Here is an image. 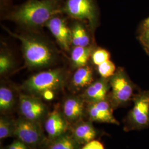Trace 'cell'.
<instances>
[{
  "label": "cell",
  "instance_id": "cell-1",
  "mask_svg": "<svg viewBox=\"0 0 149 149\" xmlns=\"http://www.w3.org/2000/svg\"><path fill=\"white\" fill-rule=\"evenodd\" d=\"M64 1L28 0L13 11L10 17L12 20L28 27H39L61 13Z\"/></svg>",
  "mask_w": 149,
  "mask_h": 149
},
{
  "label": "cell",
  "instance_id": "cell-2",
  "mask_svg": "<svg viewBox=\"0 0 149 149\" xmlns=\"http://www.w3.org/2000/svg\"><path fill=\"white\" fill-rule=\"evenodd\" d=\"M63 70H51L34 74L24 81L22 88L27 94L51 101L66 84Z\"/></svg>",
  "mask_w": 149,
  "mask_h": 149
},
{
  "label": "cell",
  "instance_id": "cell-3",
  "mask_svg": "<svg viewBox=\"0 0 149 149\" xmlns=\"http://www.w3.org/2000/svg\"><path fill=\"white\" fill-rule=\"evenodd\" d=\"M8 32L21 42L23 56L26 64L29 67L47 66L53 62L55 55L48 44L37 39Z\"/></svg>",
  "mask_w": 149,
  "mask_h": 149
},
{
  "label": "cell",
  "instance_id": "cell-4",
  "mask_svg": "<svg viewBox=\"0 0 149 149\" xmlns=\"http://www.w3.org/2000/svg\"><path fill=\"white\" fill-rule=\"evenodd\" d=\"M14 136L30 149H38L44 146L48 140V137L44 133L42 124L21 117L16 119Z\"/></svg>",
  "mask_w": 149,
  "mask_h": 149
},
{
  "label": "cell",
  "instance_id": "cell-5",
  "mask_svg": "<svg viewBox=\"0 0 149 149\" xmlns=\"http://www.w3.org/2000/svg\"><path fill=\"white\" fill-rule=\"evenodd\" d=\"M18 110L20 117L42 124L49 112L47 106L39 97L22 93L19 97Z\"/></svg>",
  "mask_w": 149,
  "mask_h": 149
},
{
  "label": "cell",
  "instance_id": "cell-6",
  "mask_svg": "<svg viewBox=\"0 0 149 149\" xmlns=\"http://www.w3.org/2000/svg\"><path fill=\"white\" fill-rule=\"evenodd\" d=\"M64 13L72 18L95 23L97 10L93 0H65L61 7Z\"/></svg>",
  "mask_w": 149,
  "mask_h": 149
},
{
  "label": "cell",
  "instance_id": "cell-7",
  "mask_svg": "<svg viewBox=\"0 0 149 149\" xmlns=\"http://www.w3.org/2000/svg\"><path fill=\"white\" fill-rule=\"evenodd\" d=\"M149 125V94L144 93L135 100L127 118L125 129H141Z\"/></svg>",
  "mask_w": 149,
  "mask_h": 149
},
{
  "label": "cell",
  "instance_id": "cell-8",
  "mask_svg": "<svg viewBox=\"0 0 149 149\" xmlns=\"http://www.w3.org/2000/svg\"><path fill=\"white\" fill-rule=\"evenodd\" d=\"M111 87L112 104L118 107L130 100L133 93V86L127 76L118 72L111 77L109 81Z\"/></svg>",
  "mask_w": 149,
  "mask_h": 149
},
{
  "label": "cell",
  "instance_id": "cell-9",
  "mask_svg": "<svg viewBox=\"0 0 149 149\" xmlns=\"http://www.w3.org/2000/svg\"><path fill=\"white\" fill-rule=\"evenodd\" d=\"M85 103L81 96H70L65 99L61 111L70 125L84 119L86 116Z\"/></svg>",
  "mask_w": 149,
  "mask_h": 149
},
{
  "label": "cell",
  "instance_id": "cell-10",
  "mask_svg": "<svg viewBox=\"0 0 149 149\" xmlns=\"http://www.w3.org/2000/svg\"><path fill=\"white\" fill-rule=\"evenodd\" d=\"M86 117L92 122L119 125V122L113 115L112 105L107 100L87 104Z\"/></svg>",
  "mask_w": 149,
  "mask_h": 149
},
{
  "label": "cell",
  "instance_id": "cell-11",
  "mask_svg": "<svg viewBox=\"0 0 149 149\" xmlns=\"http://www.w3.org/2000/svg\"><path fill=\"white\" fill-rule=\"evenodd\" d=\"M44 123L45 132L48 139L52 140L69 131V123L64 117L61 109L55 107L49 112Z\"/></svg>",
  "mask_w": 149,
  "mask_h": 149
},
{
  "label": "cell",
  "instance_id": "cell-12",
  "mask_svg": "<svg viewBox=\"0 0 149 149\" xmlns=\"http://www.w3.org/2000/svg\"><path fill=\"white\" fill-rule=\"evenodd\" d=\"M58 15L54 16L49 19L45 26L52 33L59 45L64 50L68 51L72 44L71 30L68 26L64 18Z\"/></svg>",
  "mask_w": 149,
  "mask_h": 149
},
{
  "label": "cell",
  "instance_id": "cell-13",
  "mask_svg": "<svg viewBox=\"0 0 149 149\" xmlns=\"http://www.w3.org/2000/svg\"><path fill=\"white\" fill-rule=\"evenodd\" d=\"M70 132L74 140L81 146L95 140L98 132L92 122L88 120H82L70 125Z\"/></svg>",
  "mask_w": 149,
  "mask_h": 149
},
{
  "label": "cell",
  "instance_id": "cell-14",
  "mask_svg": "<svg viewBox=\"0 0 149 149\" xmlns=\"http://www.w3.org/2000/svg\"><path fill=\"white\" fill-rule=\"evenodd\" d=\"M109 85L105 79L93 82L86 88L81 97L87 104L106 100Z\"/></svg>",
  "mask_w": 149,
  "mask_h": 149
},
{
  "label": "cell",
  "instance_id": "cell-15",
  "mask_svg": "<svg viewBox=\"0 0 149 149\" xmlns=\"http://www.w3.org/2000/svg\"><path fill=\"white\" fill-rule=\"evenodd\" d=\"M93 82V72L89 66L78 68L73 74L71 81L72 88L75 91L85 90Z\"/></svg>",
  "mask_w": 149,
  "mask_h": 149
},
{
  "label": "cell",
  "instance_id": "cell-16",
  "mask_svg": "<svg viewBox=\"0 0 149 149\" xmlns=\"http://www.w3.org/2000/svg\"><path fill=\"white\" fill-rule=\"evenodd\" d=\"M45 149H80L81 146L74 140L70 131L52 140L48 139Z\"/></svg>",
  "mask_w": 149,
  "mask_h": 149
},
{
  "label": "cell",
  "instance_id": "cell-17",
  "mask_svg": "<svg viewBox=\"0 0 149 149\" xmlns=\"http://www.w3.org/2000/svg\"><path fill=\"white\" fill-rule=\"evenodd\" d=\"M15 104V97L13 91L6 86L0 87V111L2 115L11 113Z\"/></svg>",
  "mask_w": 149,
  "mask_h": 149
},
{
  "label": "cell",
  "instance_id": "cell-18",
  "mask_svg": "<svg viewBox=\"0 0 149 149\" xmlns=\"http://www.w3.org/2000/svg\"><path fill=\"white\" fill-rule=\"evenodd\" d=\"M90 47H74L71 51V59L74 67L79 68L86 66L92 53Z\"/></svg>",
  "mask_w": 149,
  "mask_h": 149
},
{
  "label": "cell",
  "instance_id": "cell-19",
  "mask_svg": "<svg viewBox=\"0 0 149 149\" xmlns=\"http://www.w3.org/2000/svg\"><path fill=\"white\" fill-rule=\"evenodd\" d=\"M72 44L74 47H88L90 37L85 28L79 23H76L71 29Z\"/></svg>",
  "mask_w": 149,
  "mask_h": 149
},
{
  "label": "cell",
  "instance_id": "cell-20",
  "mask_svg": "<svg viewBox=\"0 0 149 149\" xmlns=\"http://www.w3.org/2000/svg\"><path fill=\"white\" fill-rule=\"evenodd\" d=\"M16 120L7 115L0 117V140L14 136Z\"/></svg>",
  "mask_w": 149,
  "mask_h": 149
},
{
  "label": "cell",
  "instance_id": "cell-21",
  "mask_svg": "<svg viewBox=\"0 0 149 149\" xmlns=\"http://www.w3.org/2000/svg\"><path fill=\"white\" fill-rule=\"evenodd\" d=\"M116 66L111 60L106 61L98 66V71L103 78L111 77L114 74Z\"/></svg>",
  "mask_w": 149,
  "mask_h": 149
},
{
  "label": "cell",
  "instance_id": "cell-22",
  "mask_svg": "<svg viewBox=\"0 0 149 149\" xmlns=\"http://www.w3.org/2000/svg\"><path fill=\"white\" fill-rule=\"evenodd\" d=\"M13 66V60L11 55L6 53H1L0 55V74H7Z\"/></svg>",
  "mask_w": 149,
  "mask_h": 149
},
{
  "label": "cell",
  "instance_id": "cell-23",
  "mask_svg": "<svg viewBox=\"0 0 149 149\" xmlns=\"http://www.w3.org/2000/svg\"><path fill=\"white\" fill-rule=\"evenodd\" d=\"M109 58L110 54L109 52L103 49H98L96 50L92 55V60L93 64L97 66L109 60Z\"/></svg>",
  "mask_w": 149,
  "mask_h": 149
},
{
  "label": "cell",
  "instance_id": "cell-24",
  "mask_svg": "<svg viewBox=\"0 0 149 149\" xmlns=\"http://www.w3.org/2000/svg\"><path fill=\"white\" fill-rule=\"evenodd\" d=\"M80 149H104V148L100 141L94 140L82 146Z\"/></svg>",
  "mask_w": 149,
  "mask_h": 149
},
{
  "label": "cell",
  "instance_id": "cell-25",
  "mask_svg": "<svg viewBox=\"0 0 149 149\" xmlns=\"http://www.w3.org/2000/svg\"><path fill=\"white\" fill-rule=\"evenodd\" d=\"M5 149H30L26 144L18 139H16L11 144L7 146Z\"/></svg>",
  "mask_w": 149,
  "mask_h": 149
},
{
  "label": "cell",
  "instance_id": "cell-26",
  "mask_svg": "<svg viewBox=\"0 0 149 149\" xmlns=\"http://www.w3.org/2000/svg\"><path fill=\"white\" fill-rule=\"evenodd\" d=\"M141 39L142 42L146 45H149V28L145 29L143 34L141 35Z\"/></svg>",
  "mask_w": 149,
  "mask_h": 149
},
{
  "label": "cell",
  "instance_id": "cell-27",
  "mask_svg": "<svg viewBox=\"0 0 149 149\" xmlns=\"http://www.w3.org/2000/svg\"><path fill=\"white\" fill-rule=\"evenodd\" d=\"M143 27H144V30L146 29L149 28V17H148L145 21H144L143 23Z\"/></svg>",
  "mask_w": 149,
  "mask_h": 149
},
{
  "label": "cell",
  "instance_id": "cell-28",
  "mask_svg": "<svg viewBox=\"0 0 149 149\" xmlns=\"http://www.w3.org/2000/svg\"></svg>",
  "mask_w": 149,
  "mask_h": 149
}]
</instances>
